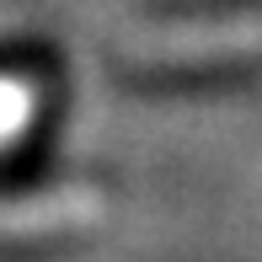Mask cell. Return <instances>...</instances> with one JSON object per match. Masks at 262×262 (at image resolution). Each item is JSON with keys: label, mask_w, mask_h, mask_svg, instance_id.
<instances>
[{"label": "cell", "mask_w": 262, "mask_h": 262, "mask_svg": "<svg viewBox=\"0 0 262 262\" xmlns=\"http://www.w3.org/2000/svg\"><path fill=\"white\" fill-rule=\"evenodd\" d=\"M262 49L257 16H209V21H166L128 38L134 64H214V59H246Z\"/></svg>", "instance_id": "1"}, {"label": "cell", "mask_w": 262, "mask_h": 262, "mask_svg": "<svg viewBox=\"0 0 262 262\" xmlns=\"http://www.w3.org/2000/svg\"><path fill=\"white\" fill-rule=\"evenodd\" d=\"M97 214H102V198L91 187H59V193H43V198L0 204V230L6 235H49V230H75Z\"/></svg>", "instance_id": "2"}]
</instances>
